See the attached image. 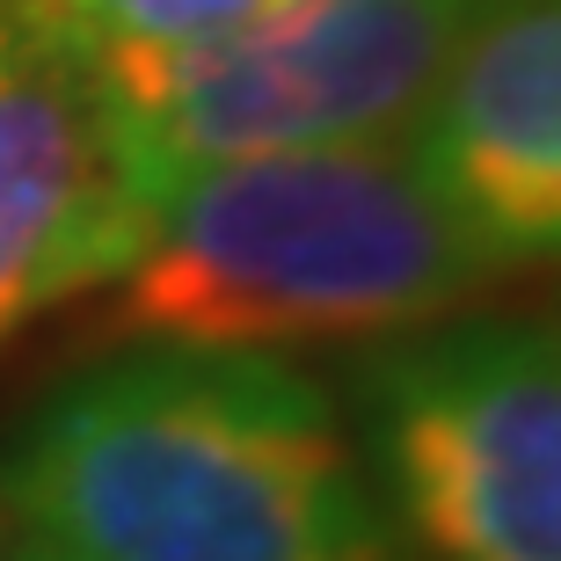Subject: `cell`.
I'll return each mask as SVG.
<instances>
[{
    "instance_id": "4",
    "label": "cell",
    "mask_w": 561,
    "mask_h": 561,
    "mask_svg": "<svg viewBox=\"0 0 561 561\" xmlns=\"http://www.w3.org/2000/svg\"><path fill=\"white\" fill-rule=\"evenodd\" d=\"M365 445L423 561H561V329L445 321L379 343Z\"/></svg>"
},
{
    "instance_id": "1",
    "label": "cell",
    "mask_w": 561,
    "mask_h": 561,
    "mask_svg": "<svg viewBox=\"0 0 561 561\" xmlns=\"http://www.w3.org/2000/svg\"><path fill=\"white\" fill-rule=\"evenodd\" d=\"M8 496L59 561H401L365 445L285 357L88 365L22 431Z\"/></svg>"
},
{
    "instance_id": "3",
    "label": "cell",
    "mask_w": 561,
    "mask_h": 561,
    "mask_svg": "<svg viewBox=\"0 0 561 561\" xmlns=\"http://www.w3.org/2000/svg\"><path fill=\"white\" fill-rule=\"evenodd\" d=\"M481 0H271L168 51L88 59L146 197L227 161L409 139Z\"/></svg>"
},
{
    "instance_id": "5",
    "label": "cell",
    "mask_w": 561,
    "mask_h": 561,
    "mask_svg": "<svg viewBox=\"0 0 561 561\" xmlns=\"http://www.w3.org/2000/svg\"><path fill=\"white\" fill-rule=\"evenodd\" d=\"M146 197L88 59L0 15V343L103 291L146 233Z\"/></svg>"
},
{
    "instance_id": "8",
    "label": "cell",
    "mask_w": 561,
    "mask_h": 561,
    "mask_svg": "<svg viewBox=\"0 0 561 561\" xmlns=\"http://www.w3.org/2000/svg\"><path fill=\"white\" fill-rule=\"evenodd\" d=\"M8 561H59V554H51V547H37V540H30V547H22V554H8Z\"/></svg>"
},
{
    "instance_id": "6",
    "label": "cell",
    "mask_w": 561,
    "mask_h": 561,
    "mask_svg": "<svg viewBox=\"0 0 561 561\" xmlns=\"http://www.w3.org/2000/svg\"><path fill=\"white\" fill-rule=\"evenodd\" d=\"M409 153L496 271L561 263V0H481Z\"/></svg>"
},
{
    "instance_id": "7",
    "label": "cell",
    "mask_w": 561,
    "mask_h": 561,
    "mask_svg": "<svg viewBox=\"0 0 561 561\" xmlns=\"http://www.w3.org/2000/svg\"><path fill=\"white\" fill-rule=\"evenodd\" d=\"M271 0H0V15L66 44L73 59H110V51H168L197 44L211 30L263 15Z\"/></svg>"
},
{
    "instance_id": "2",
    "label": "cell",
    "mask_w": 561,
    "mask_h": 561,
    "mask_svg": "<svg viewBox=\"0 0 561 561\" xmlns=\"http://www.w3.org/2000/svg\"><path fill=\"white\" fill-rule=\"evenodd\" d=\"M496 263L437 205L409 139L227 161L161 190L81 351L307 357L445 329Z\"/></svg>"
}]
</instances>
